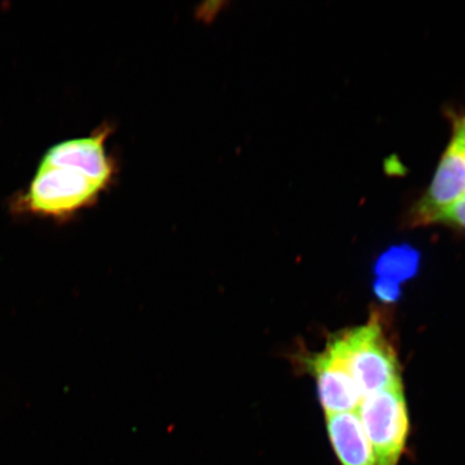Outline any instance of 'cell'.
<instances>
[{"label":"cell","instance_id":"cell-4","mask_svg":"<svg viewBox=\"0 0 465 465\" xmlns=\"http://www.w3.org/2000/svg\"><path fill=\"white\" fill-rule=\"evenodd\" d=\"M465 195V143L453 127L451 142L441 156L431 184L412 209L414 224H431L438 214Z\"/></svg>","mask_w":465,"mask_h":465},{"label":"cell","instance_id":"cell-5","mask_svg":"<svg viewBox=\"0 0 465 465\" xmlns=\"http://www.w3.org/2000/svg\"><path fill=\"white\" fill-rule=\"evenodd\" d=\"M301 362L315 377L320 402L325 415L357 411L363 397L349 373L334 340L329 342L323 351L301 358Z\"/></svg>","mask_w":465,"mask_h":465},{"label":"cell","instance_id":"cell-6","mask_svg":"<svg viewBox=\"0 0 465 465\" xmlns=\"http://www.w3.org/2000/svg\"><path fill=\"white\" fill-rule=\"evenodd\" d=\"M108 131L89 137L69 139L56 143L45 155L40 165L71 168L84 174L104 190L113 178V162L104 150Z\"/></svg>","mask_w":465,"mask_h":465},{"label":"cell","instance_id":"cell-2","mask_svg":"<svg viewBox=\"0 0 465 465\" xmlns=\"http://www.w3.org/2000/svg\"><path fill=\"white\" fill-rule=\"evenodd\" d=\"M333 340L363 398L402 386L397 356L377 320Z\"/></svg>","mask_w":465,"mask_h":465},{"label":"cell","instance_id":"cell-8","mask_svg":"<svg viewBox=\"0 0 465 465\" xmlns=\"http://www.w3.org/2000/svg\"><path fill=\"white\" fill-rule=\"evenodd\" d=\"M421 254L409 245L392 246L375 262L377 277L391 279L400 284L414 278L420 269Z\"/></svg>","mask_w":465,"mask_h":465},{"label":"cell","instance_id":"cell-7","mask_svg":"<svg viewBox=\"0 0 465 465\" xmlns=\"http://www.w3.org/2000/svg\"><path fill=\"white\" fill-rule=\"evenodd\" d=\"M331 444L341 465H376L373 450L357 411L327 415Z\"/></svg>","mask_w":465,"mask_h":465},{"label":"cell","instance_id":"cell-9","mask_svg":"<svg viewBox=\"0 0 465 465\" xmlns=\"http://www.w3.org/2000/svg\"><path fill=\"white\" fill-rule=\"evenodd\" d=\"M445 224L465 232V195L434 218L431 224Z\"/></svg>","mask_w":465,"mask_h":465},{"label":"cell","instance_id":"cell-11","mask_svg":"<svg viewBox=\"0 0 465 465\" xmlns=\"http://www.w3.org/2000/svg\"><path fill=\"white\" fill-rule=\"evenodd\" d=\"M453 124H455V126L453 127H456V129L461 133L465 143V116L461 119H456Z\"/></svg>","mask_w":465,"mask_h":465},{"label":"cell","instance_id":"cell-3","mask_svg":"<svg viewBox=\"0 0 465 465\" xmlns=\"http://www.w3.org/2000/svg\"><path fill=\"white\" fill-rule=\"evenodd\" d=\"M357 414L373 450L376 465H399L410 431L403 386L366 395Z\"/></svg>","mask_w":465,"mask_h":465},{"label":"cell","instance_id":"cell-1","mask_svg":"<svg viewBox=\"0 0 465 465\" xmlns=\"http://www.w3.org/2000/svg\"><path fill=\"white\" fill-rule=\"evenodd\" d=\"M103 189L71 168L40 165L13 202L16 213L62 219L92 205Z\"/></svg>","mask_w":465,"mask_h":465},{"label":"cell","instance_id":"cell-10","mask_svg":"<svg viewBox=\"0 0 465 465\" xmlns=\"http://www.w3.org/2000/svg\"><path fill=\"white\" fill-rule=\"evenodd\" d=\"M373 289L378 300L383 303H395L402 295L401 284L388 278L377 277Z\"/></svg>","mask_w":465,"mask_h":465}]
</instances>
